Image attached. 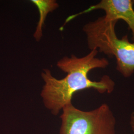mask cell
Segmentation results:
<instances>
[{
	"label": "cell",
	"instance_id": "3957f363",
	"mask_svg": "<svg viewBox=\"0 0 134 134\" xmlns=\"http://www.w3.org/2000/svg\"><path fill=\"white\" fill-rule=\"evenodd\" d=\"M60 134H116V120L110 107L104 103L83 111L70 103L63 108Z\"/></svg>",
	"mask_w": 134,
	"mask_h": 134
},
{
	"label": "cell",
	"instance_id": "277c9868",
	"mask_svg": "<svg viewBox=\"0 0 134 134\" xmlns=\"http://www.w3.org/2000/svg\"><path fill=\"white\" fill-rule=\"evenodd\" d=\"M97 10H103L105 13L104 16L107 19L124 20L131 30L134 39V1L131 0H102L86 10L69 16L66 19L64 24H67L79 15Z\"/></svg>",
	"mask_w": 134,
	"mask_h": 134
},
{
	"label": "cell",
	"instance_id": "8992f818",
	"mask_svg": "<svg viewBox=\"0 0 134 134\" xmlns=\"http://www.w3.org/2000/svg\"><path fill=\"white\" fill-rule=\"evenodd\" d=\"M130 125L131 130L134 134V112H133L130 116Z\"/></svg>",
	"mask_w": 134,
	"mask_h": 134
},
{
	"label": "cell",
	"instance_id": "7a4b0ae2",
	"mask_svg": "<svg viewBox=\"0 0 134 134\" xmlns=\"http://www.w3.org/2000/svg\"><path fill=\"white\" fill-rule=\"evenodd\" d=\"M117 21L102 16L87 23L82 30L89 49L114 57L117 70L125 77H129L134 72V43L130 42L127 35L121 39L117 37L115 30Z\"/></svg>",
	"mask_w": 134,
	"mask_h": 134
},
{
	"label": "cell",
	"instance_id": "6da1fadb",
	"mask_svg": "<svg viewBox=\"0 0 134 134\" xmlns=\"http://www.w3.org/2000/svg\"><path fill=\"white\" fill-rule=\"evenodd\" d=\"M96 50H91L86 56L77 57L72 55L59 60L57 66L66 76L59 80L53 77L51 71L44 69L41 77L44 82L41 96L45 106L54 115L68 104L72 103L73 95L77 91L93 88L99 93H111L114 90V81L109 76L105 75L99 81H93L89 79L88 74L96 68H105L109 65L105 58H98Z\"/></svg>",
	"mask_w": 134,
	"mask_h": 134
},
{
	"label": "cell",
	"instance_id": "5b68a950",
	"mask_svg": "<svg viewBox=\"0 0 134 134\" xmlns=\"http://www.w3.org/2000/svg\"><path fill=\"white\" fill-rule=\"evenodd\" d=\"M30 2L36 7L39 14L38 22L34 34V38L39 42L43 36V25L47 15L56 10L59 4L55 0H31Z\"/></svg>",
	"mask_w": 134,
	"mask_h": 134
}]
</instances>
